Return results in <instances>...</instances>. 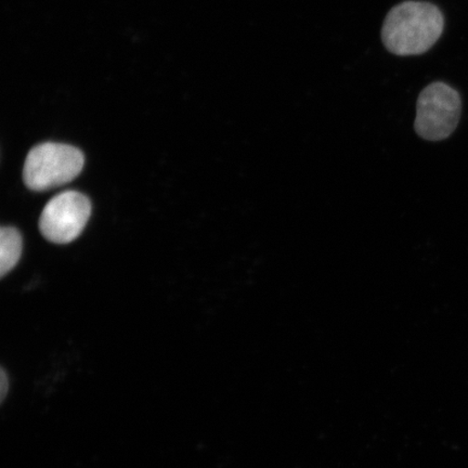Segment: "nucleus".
Listing matches in <instances>:
<instances>
[{"instance_id": "nucleus-1", "label": "nucleus", "mask_w": 468, "mask_h": 468, "mask_svg": "<svg viewBox=\"0 0 468 468\" xmlns=\"http://www.w3.org/2000/svg\"><path fill=\"white\" fill-rule=\"evenodd\" d=\"M443 28L444 17L436 5L407 0L389 10L380 37L390 54L420 56L434 47Z\"/></svg>"}, {"instance_id": "nucleus-2", "label": "nucleus", "mask_w": 468, "mask_h": 468, "mask_svg": "<svg viewBox=\"0 0 468 468\" xmlns=\"http://www.w3.org/2000/svg\"><path fill=\"white\" fill-rule=\"evenodd\" d=\"M83 152L75 146L46 143L28 152L23 180L28 189L46 191L69 183L83 171Z\"/></svg>"}, {"instance_id": "nucleus-3", "label": "nucleus", "mask_w": 468, "mask_h": 468, "mask_svg": "<svg viewBox=\"0 0 468 468\" xmlns=\"http://www.w3.org/2000/svg\"><path fill=\"white\" fill-rule=\"evenodd\" d=\"M461 111L459 91L443 81H434L420 93L414 130L427 142H441L458 127Z\"/></svg>"}, {"instance_id": "nucleus-4", "label": "nucleus", "mask_w": 468, "mask_h": 468, "mask_svg": "<svg viewBox=\"0 0 468 468\" xmlns=\"http://www.w3.org/2000/svg\"><path fill=\"white\" fill-rule=\"evenodd\" d=\"M91 215V203L83 193L67 191L47 203L39 218V230L48 241L67 244L83 232Z\"/></svg>"}, {"instance_id": "nucleus-5", "label": "nucleus", "mask_w": 468, "mask_h": 468, "mask_svg": "<svg viewBox=\"0 0 468 468\" xmlns=\"http://www.w3.org/2000/svg\"><path fill=\"white\" fill-rule=\"evenodd\" d=\"M23 241L14 227H3L0 230V276L4 278L19 262Z\"/></svg>"}]
</instances>
